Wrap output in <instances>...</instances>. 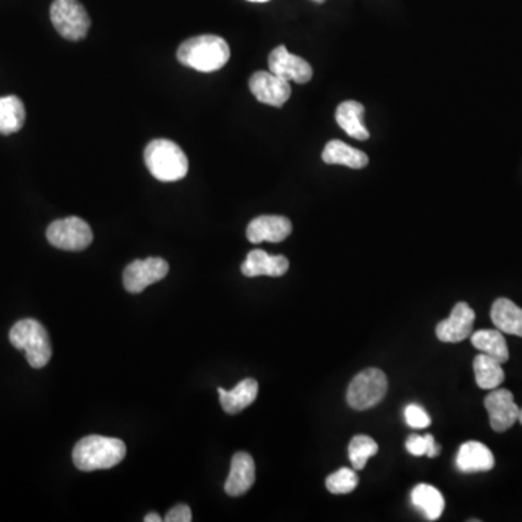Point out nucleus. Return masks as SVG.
Segmentation results:
<instances>
[{"instance_id":"1","label":"nucleus","mask_w":522,"mask_h":522,"mask_svg":"<svg viewBox=\"0 0 522 522\" xmlns=\"http://www.w3.org/2000/svg\"><path fill=\"white\" fill-rule=\"evenodd\" d=\"M126 446L122 439L103 435H87L73 450V462L82 472L115 467L124 460Z\"/></svg>"},{"instance_id":"2","label":"nucleus","mask_w":522,"mask_h":522,"mask_svg":"<svg viewBox=\"0 0 522 522\" xmlns=\"http://www.w3.org/2000/svg\"><path fill=\"white\" fill-rule=\"evenodd\" d=\"M231 49L218 35H199L183 42L178 49V60L197 72L213 73L227 65Z\"/></svg>"},{"instance_id":"3","label":"nucleus","mask_w":522,"mask_h":522,"mask_svg":"<svg viewBox=\"0 0 522 522\" xmlns=\"http://www.w3.org/2000/svg\"><path fill=\"white\" fill-rule=\"evenodd\" d=\"M145 166L160 182H178L189 170V160L176 143L152 140L145 147Z\"/></svg>"},{"instance_id":"4","label":"nucleus","mask_w":522,"mask_h":522,"mask_svg":"<svg viewBox=\"0 0 522 522\" xmlns=\"http://www.w3.org/2000/svg\"><path fill=\"white\" fill-rule=\"evenodd\" d=\"M12 345L23 350L30 368L42 369L53 354L48 333L37 319H21L9 331Z\"/></svg>"},{"instance_id":"5","label":"nucleus","mask_w":522,"mask_h":522,"mask_svg":"<svg viewBox=\"0 0 522 522\" xmlns=\"http://www.w3.org/2000/svg\"><path fill=\"white\" fill-rule=\"evenodd\" d=\"M49 16L58 34L68 41H80L91 28V18L79 0H54Z\"/></svg>"},{"instance_id":"6","label":"nucleus","mask_w":522,"mask_h":522,"mask_svg":"<svg viewBox=\"0 0 522 522\" xmlns=\"http://www.w3.org/2000/svg\"><path fill=\"white\" fill-rule=\"evenodd\" d=\"M387 392V375L380 369H366L352 378L348 387V405L356 411H366L378 405Z\"/></svg>"},{"instance_id":"7","label":"nucleus","mask_w":522,"mask_h":522,"mask_svg":"<svg viewBox=\"0 0 522 522\" xmlns=\"http://www.w3.org/2000/svg\"><path fill=\"white\" fill-rule=\"evenodd\" d=\"M47 239L60 250L82 251L91 246L93 232L86 221L77 216L54 221L47 228Z\"/></svg>"},{"instance_id":"8","label":"nucleus","mask_w":522,"mask_h":522,"mask_svg":"<svg viewBox=\"0 0 522 522\" xmlns=\"http://www.w3.org/2000/svg\"><path fill=\"white\" fill-rule=\"evenodd\" d=\"M169 273V263L163 258L150 257L135 260L124 272V288L129 293H141L150 284L160 282Z\"/></svg>"},{"instance_id":"9","label":"nucleus","mask_w":522,"mask_h":522,"mask_svg":"<svg viewBox=\"0 0 522 522\" xmlns=\"http://www.w3.org/2000/svg\"><path fill=\"white\" fill-rule=\"evenodd\" d=\"M484 408L488 411L489 421L493 431H508L519 420V408L514 401V395L508 389L491 390L484 397Z\"/></svg>"},{"instance_id":"10","label":"nucleus","mask_w":522,"mask_h":522,"mask_svg":"<svg viewBox=\"0 0 522 522\" xmlns=\"http://www.w3.org/2000/svg\"><path fill=\"white\" fill-rule=\"evenodd\" d=\"M250 91L258 102L274 108L283 107L291 95L288 80L282 79L272 72L254 73L250 79Z\"/></svg>"},{"instance_id":"11","label":"nucleus","mask_w":522,"mask_h":522,"mask_svg":"<svg viewBox=\"0 0 522 522\" xmlns=\"http://www.w3.org/2000/svg\"><path fill=\"white\" fill-rule=\"evenodd\" d=\"M269 68L273 74L288 80L289 83L291 82L308 83L314 74L307 60L289 53V49L284 46L276 47L270 53Z\"/></svg>"},{"instance_id":"12","label":"nucleus","mask_w":522,"mask_h":522,"mask_svg":"<svg viewBox=\"0 0 522 522\" xmlns=\"http://www.w3.org/2000/svg\"><path fill=\"white\" fill-rule=\"evenodd\" d=\"M474 310L465 302H458L450 317L439 322L435 329L437 338L443 343H460L472 335L474 331Z\"/></svg>"},{"instance_id":"13","label":"nucleus","mask_w":522,"mask_h":522,"mask_svg":"<svg viewBox=\"0 0 522 522\" xmlns=\"http://www.w3.org/2000/svg\"><path fill=\"white\" fill-rule=\"evenodd\" d=\"M291 232V222L286 216L261 215L251 221L247 227V239L253 244L260 242H282Z\"/></svg>"},{"instance_id":"14","label":"nucleus","mask_w":522,"mask_h":522,"mask_svg":"<svg viewBox=\"0 0 522 522\" xmlns=\"http://www.w3.org/2000/svg\"><path fill=\"white\" fill-rule=\"evenodd\" d=\"M256 482V465L248 453L239 451L232 457L231 469L225 482V492L230 496H241L253 488Z\"/></svg>"},{"instance_id":"15","label":"nucleus","mask_w":522,"mask_h":522,"mask_svg":"<svg viewBox=\"0 0 522 522\" xmlns=\"http://www.w3.org/2000/svg\"><path fill=\"white\" fill-rule=\"evenodd\" d=\"M289 270V260L284 256H270L263 250H253L242 263L241 272L247 277L283 276Z\"/></svg>"},{"instance_id":"16","label":"nucleus","mask_w":522,"mask_h":522,"mask_svg":"<svg viewBox=\"0 0 522 522\" xmlns=\"http://www.w3.org/2000/svg\"><path fill=\"white\" fill-rule=\"evenodd\" d=\"M456 465L463 474L489 472L495 465V457L488 447L479 441H467L458 450Z\"/></svg>"},{"instance_id":"17","label":"nucleus","mask_w":522,"mask_h":522,"mask_svg":"<svg viewBox=\"0 0 522 522\" xmlns=\"http://www.w3.org/2000/svg\"><path fill=\"white\" fill-rule=\"evenodd\" d=\"M221 406L230 415L241 413L242 409L248 408L258 395V383L254 378H244L232 390L218 387Z\"/></svg>"},{"instance_id":"18","label":"nucleus","mask_w":522,"mask_h":522,"mask_svg":"<svg viewBox=\"0 0 522 522\" xmlns=\"http://www.w3.org/2000/svg\"><path fill=\"white\" fill-rule=\"evenodd\" d=\"M491 318L500 333L522 337V308L507 298H500L493 302Z\"/></svg>"},{"instance_id":"19","label":"nucleus","mask_w":522,"mask_h":522,"mask_svg":"<svg viewBox=\"0 0 522 522\" xmlns=\"http://www.w3.org/2000/svg\"><path fill=\"white\" fill-rule=\"evenodd\" d=\"M364 107L356 100L341 103L335 112L338 126L354 140H368L370 134L363 124Z\"/></svg>"},{"instance_id":"20","label":"nucleus","mask_w":522,"mask_h":522,"mask_svg":"<svg viewBox=\"0 0 522 522\" xmlns=\"http://www.w3.org/2000/svg\"><path fill=\"white\" fill-rule=\"evenodd\" d=\"M322 160L326 164H343L350 169H364L369 164L366 152H360L340 140L329 141L322 152Z\"/></svg>"},{"instance_id":"21","label":"nucleus","mask_w":522,"mask_h":522,"mask_svg":"<svg viewBox=\"0 0 522 522\" xmlns=\"http://www.w3.org/2000/svg\"><path fill=\"white\" fill-rule=\"evenodd\" d=\"M472 344L479 352L498 360L500 363H507L509 359L507 340L500 329H479L472 334Z\"/></svg>"},{"instance_id":"22","label":"nucleus","mask_w":522,"mask_h":522,"mask_svg":"<svg viewBox=\"0 0 522 522\" xmlns=\"http://www.w3.org/2000/svg\"><path fill=\"white\" fill-rule=\"evenodd\" d=\"M474 378L477 387L484 390H493L500 387L505 380V371L502 363L488 354H479L474 360Z\"/></svg>"},{"instance_id":"23","label":"nucleus","mask_w":522,"mask_h":522,"mask_svg":"<svg viewBox=\"0 0 522 522\" xmlns=\"http://www.w3.org/2000/svg\"><path fill=\"white\" fill-rule=\"evenodd\" d=\"M25 107L18 96L0 98V134L18 133L25 124Z\"/></svg>"},{"instance_id":"24","label":"nucleus","mask_w":522,"mask_h":522,"mask_svg":"<svg viewBox=\"0 0 522 522\" xmlns=\"http://www.w3.org/2000/svg\"><path fill=\"white\" fill-rule=\"evenodd\" d=\"M411 498H413V505L416 508H420L430 521L439 519L443 514V493L439 492V489L434 488L431 484H418L413 488Z\"/></svg>"},{"instance_id":"25","label":"nucleus","mask_w":522,"mask_h":522,"mask_svg":"<svg viewBox=\"0 0 522 522\" xmlns=\"http://www.w3.org/2000/svg\"><path fill=\"white\" fill-rule=\"evenodd\" d=\"M378 446L369 435H356L348 446V456L352 469L363 470L369 458L378 455Z\"/></svg>"},{"instance_id":"26","label":"nucleus","mask_w":522,"mask_h":522,"mask_svg":"<svg viewBox=\"0 0 522 522\" xmlns=\"http://www.w3.org/2000/svg\"><path fill=\"white\" fill-rule=\"evenodd\" d=\"M326 489L334 495H345L357 488L359 477L356 472L348 467H341L335 474H329L326 481Z\"/></svg>"},{"instance_id":"27","label":"nucleus","mask_w":522,"mask_h":522,"mask_svg":"<svg viewBox=\"0 0 522 522\" xmlns=\"http://www.w3.org/2000/svg\"><path fill=\"white\" fill-rule=\"evenodd\" d=\"M405 447L409 455L416 456V457L427 456V457L434 458L441 453V446L435 443L434 435L431 434H413L406 439Z\"/></svg>"},{"instance_id":"28","label":"nucleus","mask_w":522,"mask_h":522,"mask_svg":"<svg viewBox=\"0 0 522 522\" xmlns=\"http://www.w3.org/2000/svg\"><path fill=\"white\" fill-rule=\"evenodd\" d=\"M405 420L409 427L416 430H424L431 424V418L422 406L411 404L405 408Z\"/></svg>"},{"instance_id":"29","label":"nucleus","mask_w":522,"mask_h":522,"mask_svg":"<svg viewBox=\"0 0 522 522\" xmlns=\"http://www.w3.org/2000/svg\"><path fill=\"white\" fill-rule=\"evenodd\" d=\"M164 521L166 522H190L192 521V511L187 505H176V507L171 508L170 511L167 512L166 517H164Z\"/></svg>"},{"instance_id":"30","label":"nucleus","mask_w":522,"mask_h":522,"mask_svg":"<svg viewBox=\"0 0 522 522\" xmlns=\"http://www.w3.org/2000/svg\"><path fill=\"white\" fill-rule=\"evenodd\" d=\"M144 521L145 522H161V521H164V519L161 518V517H160L159 514H154V512H152V514H148L147 517H145Z\"/></svg>"},{"instance_id":"31","label":"nucleus","mask_w":522,"mask_h":522,"mask_svg":"<svg viewBox=\"0 0 522 522\" xmlns=\"http://www.w3.org/2000/svg\"><path fill=\"white\" fill-rule=\"evenodd\" d=\"M519 424L522 425V408L519 409V420H518Z\"/></svg>"},{"instance_id":"32","label":"nucleus","mask_w":522,"mask_h":522,"mask_svg":"<svg viewBox=\"0 0 522 522\" xmlns=\"http://www.w3.org/2000/svg\"><path fill=\"white\" fill-rule=\"evenodd\" d=\"M250 2H257V4H263V2H269V0H250Z\"/></svg>"},{"instance_id":"33","label":"nucleus","mask_w":522,"mask_h":522,"mask_svg":"<svg viewBox=\"0 0 522 522\" xmlns=\"http://www.w3.org/2000/svg\"><path fill=\"white\" fill-rule=\"evenodd\" d=\"M314 2H318V4H322V2H324V0H314Z\"/></svg>"}]
</instances>
